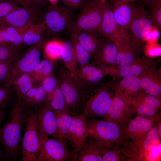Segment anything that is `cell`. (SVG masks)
<instances>
[{
    "label": "cell",
    "mask_w": 161,
    "mask_h": 161,
    "mask_svg": "<svg viewBox=\"0 0 161 161\" xmlns=\"http://www.w3.org/2000/svg\"><path fill=\"white\" fill-rule=\"evenodd\" d=\"M158 131H159V136H160V138H161V122H160L159 123H158Z\"/></svg>",
    "instance_id": "55"
},
{
    "label": "cell",
    "mask_w": 161,
    "mask_h": 161,
    "mask_svg": "<svg viewBox=\"0 0 161 161\" xmlns=\"http://www.w3.org/2000/svg\"><path fill=\"white\" fill-rule=\"evenodd\" d=\"M156 114L149 117L137 116L130 119L121 129L123 139L134 141L143 138L154 123L160 120V117Z\"/></svg>",
    "instance_id": "14"
},
{
    "label": "cell",
    "mask_w": 161,
    "mask_h": 161,
    "mask_svg": "<svg viewBox=\"0 0 161 161\" xmlns=\"http://www.w3.org/2000/svg\"><path fill=\"white\" fill-rule=\"evenodd\" d=\"M36 84L30 73L23 74L19 76L12 86L14 92L16 93V99L21 100Z\"/></svg>",
    "instance_id": "31"
},
{
    "label": "cell",
    "mask_w": 161,
    "mask_h": 161,
    "mask_svg": "<svg viewBox=\"0 0 161 161\" xmlns=\"http://www.w3.org/2000/svg\"><path fill=\"white\" fill-rule=\"evenodd\" d=\"M153 25L150 16L143 7L135 4L133 17L127 33L143 48V39Z\"/></svg>",
    "instance_id": "17"
},
{
    "label": "cell",
    "mask_w": 161,
    "mask_h": 161,
    "mask_svg": "<svg viewBox=\"0 0 161 161\" xmlns=\"http://www.w3.org/2000/svg\"><path fill=\"white\" fill-rule=\"evenodd\" d=\"M14 62L8 61H0V84L4 80Z\"/></svg>",
    "instance_id": "47"
},
{
    "label": "cell",
    "mask_w": 161,
    "mask_h": 161,
    "mask_svg": "<svg viewBox=\"0 0 161 161\" xmlns=\"http://www.w3.org/2000/svg\"><path fill=\"white\" fill-rule=\"evenodd\" d=\"M112 103L106 114L105 120L114 122L120 129L136 113L133 96L115 89Z\"/></svg>",
    "instance_id": "4"
},
{
    "label": "cell",
    "mask_w": 161,
    "mask_h": 161,
    "mask_svg": "<svg viewBox=\"0 0 161 161\" xmlns=\"http://www.w3.org/2000/svg\"><path fill=\"white\" fill-rule=\"evenodd\" d=\"M161 45L157 42L147 44L143 48L145 55L151 58L161 55Z\"/></svg>",
    "instance_id": "44"
},
{
    "label": "cell",
    "mask_w": 161,
    "mask_h": 161,
    "mask_svg": "<svg viewBox=\"0 0 161 161\" xmlns=\"http://www.w3.org/2000/svg\"><path fill=\"white\" fill-rule=\"evenodd\" d=\"M65 7L81 11L86 3L84 0H60Z\"/></svg>",
    "instance_id": "48"
},
{
    "label": "cell",
    "mask_w": 161,
    "mask_h": 161,
    "mask_svg": "<svg viewBox=\"0 0 161 161\" xmlns=\"http://www.w3.org/2000/svg\"><path fill=\"white\" fill-rule=\"evenodd\" d=\"M37 114L30 108L27 117V123L22 139L21 152L23 161H38L39 141L36 130Z\"/></svg>",
    "instance_id": "6"
},
{
    "label": "cell",
    "mask_w": 161,
    "mask_h": 161,
    "mask_svg": "<svg viewBox=\"0 0 161 161\" xmlns=\"http://www.w3.org/2000/svg\"><path fill=\"white\" fill-rule=\"evenodd\" d=\"M32 4L41 9L42 7L46 4V0H32Z\"/></svg>",
    "instance_id": "49"
},
{
    "label": "cell",
    "mask_w": 161,
    "mask_h": 161,
    "mask_svg": "<svg viewBox=\"0 0 161 161\" xmlns=\"http://www.w3.org/2000/svg\"><path fill=\"white\" fill-rule=\"evenodd\" d=\"M6 123L0 129V142L5 151V157L15 160L21 152L20 143L22 131L26 127L27 116L30 108L16 99Z\"/></svg>",
    "instance_id": "1"
},
{
    "label": "cell",
    "mask_w": 161,
    "mask_h": 161,
    "mask_svg": "<svg viewBox=\"0 0 161 161\" xmlns=\"http://www.w3.org/2000/svg\"><path fill=\"white\" fill-rule=\"evenodd\" d=\"M0 45H6L4 44L3 36L0 29Z\"/></svg>",
    "instance_id": "53"
},
{
    "label": "cell",
    "mask_w": 161,
    "mask_h": 161,
    "mask_svg": "<svg viewBox=\"0 0 161 161\" xmlns=\"http://www.w3.org/2000/svg\"><path fill=\"white\" fill-rule=\"evenodd\" d=\"M118 48L114 41L106 38L94 55L92 64L114 75L116 67Z\"/></svg>",
    "instance_id": "13"
},
{
    "label": "cell",
    "mask_w": 161,
    "mask_h": 161,
    "mask_svg": "<svg viewBox=\"0 0 161 161\" xmlns=\"http://www.w3.org/2000/svg\"><path fill=\"white\" fill-rule=\"evenodd\" d=\"M7 31L11 44L18 48L23 44V36L27 27L17 28L12 27H0Z\"/></svg>",
    "instance_id": "38"
},
{
    "label": "cell",
    "mask_w": 161,
    "mask_h": 161,
    "mask_svg": "<svg viewBox=\"0 0 161 161\" xmlns=\"http://www.w3.org/2000/svg\"><path fill=\"white\" fill-rule=\"evenodd\" d=\"M21 55L20 48L11 44L0 45V61L15 62Z\"/></svg>",
    "instance_id": "37"
},
{
    "label": "cell",
    "mask_w": 161,
    "mask_h": 161,
    "mask_svg": "<svg viewBox=\"0 0 161 161\" xmlns=\"http://www.w3.org/2000/svg\"><path fill=\"white\" fill-rule=\"evenodd\" d=\"M49 104L53 111L70 113L72 112L65 100L60 89L59 83Z\"/></svg>",
    "instance_id": "35"
},
{
    "label": "cell",
    "mask_w": 161,
    "mask_h": 161,
    "mask_svg": "<svg viewBox=\"0 0 161 161\" xmlns=\"http://www.w3.org/2000/svg\"><path fill=\"white\" fill-rule=\"evenodd\" d=\"M69 40L75 55L77 63L79 66L90 64V55L78 41L75 34L71 33Z\"/></svg>",
    "instance_id": "34"
},
{
    "label": "cell",
    "mask_w": 161,
    "mask_h": 161,
    "mask_svg": "<svg viewBox=\"0 0 161 161\" xmlns=\"http://www.w3.org/2000/svg\"><path fill=\"white\" fill-rule=\"evenodd\" d=\"M39 148L38 161H66L72 160L73 152L66 143L57 138L39 139Z\"/></svg>",
    "instance_id": "9"
},
{
    "label": "cell",
    "mask_w": 161,
    "mask_h": 161,
    "mask_svg": "<svg viewBox=\"0 0 161 161\" xmlns=\"http://www.w3.org/2000/svg\"><path fill=\"white\" fill-rule=\"evenodd\" d=\"M75 20V14L70 8L58 4H50L44 16L46 35L59 36L70 33Z\"/></svg>",
    "instance_id": "3"
},
{
    "label": "cell",
    "mask_w": 161,
    "mask_h": 161,
    "mask_svg": "<svg viewBox=\"0 0 161 161\" xmlns=\"http://www.w3.org/2000/svg\"><path fill=\"white\" fill-rule=\"evenodd\" d=\"M14 1L21 4L23 6H27L33 5L32 0H14Z\"/></svg>",
    "instance_id": "50"
},
{
    "label": "cell",
    "mask_w": 161,
    "mask_h": 161,
    "mask_svg": "<svg viewBox=\"0 0 161 161\" xmlns=\"http://www.w3.org/2000/svg\"><path fill=\"white\" fill-rule=\"evenodd\" d=\"M107 75L109 74L107 71L90 64L79 66L76 71L78 79L83 89L84 86H92L99 83Z\"/></svg>",
    "instance_id": "22"
},
{
    "label": "cell",
    "mask_w": 161,
    "mask_h": 161,
    "mask_svg": "<svg viewBox=\"0 0 161 161\" xmlns=\"http://www.w3.org/2000/svg\"><path fill=\"white\" fill-rule=\"evenodd\" d=\"M46 28L44 21H39L28 26L23 36V44L30 46L45 37Z\"/></svg>",
    "instance_id": "25"
},
{
    "label": "cell",
    "mask_w": 161,
    "mask_h": 161,
    "mask_svg": "<svg viewBox=\"0 0 161 161\" xmlns=\"http://www.w3.org/2000/svg\"><path fill=\"white\" fill-rule=\"evenodd\" d=\"M155 66L156 62L154 60L143 55L131 64L119 70L115 75L122 78L129 76H142L156 71Z\"/></svg>",
    "instance_id": "20"
},
{
    "label": "cell",
    "mask_w": 161,
    "mask_h": 161,
    "mask_svg": "<svg viewBox=\"0 0 161 161\" xmlns=\"http://www.w3.org/2000/svg\"><path fill=\"white\" fill-rule=\"evenodd\" d=\"M105 1L88 0L75 19L70 33L80 31L98 32L103 18Z\"/></svg>",
    "instance_id": "5"
},
{
    "label": "cell",
    "mask_w": 161,
    "mask_h": 161,
    "mask_svg": "<svg viewBox=\"0 0 161 161\" xmlns=\"http://www.w3.org/2000/svg\"><path fill=\"white\" fill-rule=\"evenodd\" d=\"M41 14V9L33 5L23 6L7 16L0 18V27H26L40 21Z\"/></svg>",
    "instance_id": "11"
},
{
    "label": "cell",
    "mask_w": 161,
    "mask_h": 161,
    "mask_svg": "<svg viewBox=\"0 0 161 161\" xmlns=\"http://www.w3.org/2000/svg\"><path fill=\"white\" fill-rule=\"evenodd\" d=\"M45 92L40 84H36L25 95L21 100L27 107H38L46 102Z\"/></svg>",
    "instance_id": "28"
},
{
    "label": "cell",
    "mask_w": 161,
    "mask_h": 161,
    "mask_svg": "<svg viewBox=\"0 0 161 161\" xmlns=\"http://www.w3.org/2000/svg\"><path fill=\"white\" fill-rule=\"evenodd\" d=\"M111 147L104 152L102 157V161H117L123 160L121 156V151L116 148H113L111 149Z\"/></svg>",
    "instance_id": "45"
},
{
    "label": "cell",
    "mask_w": 161,
    "mask_h": 161,
    "mask_svg": "<svg viewBox=\"0 0 161 161\" xmlns=\"http://www.w3.org/2000/svg\"><path fill=\"white\" fill-rule=\"evenodd\" d=\"M101 0V1H105V0Z\"/></svg>",
    "instance_id": "60"
},
{
    "label": "cell",
    "mask_w": 161,
    "mask_h": 161,
    "mask_svg": "<svg viewBox=\"0 0 161 161\" xmlns=\"http://www.w3.org/2000/svg\"><path fill=\"white\" fill-rule=\"evenodd\" d=\"M116 44L118 54L115 74L119 70L131 64L140 57L143 51V48L129 34L124 40Z\"/></svg>",
    "instance_id": "18"
},
{
    "label": "cell",
    "mask_w": 161,
    "mask_h": 161,
    "mask_svg": "<svg viewBox=\"0 0 161 161\" xmlns=\"http://www.w3.org/2000/svg\"><path fill=\"white\" fill-rule=\"evenodd\" d=\"M13 0L0 2V18H4L20 7Z\"/></svg>",
    "instance_id": "43"
},
{
    "label": "cell",
    "mask_w": 161,
    "mask_h": 161,
    "mask_svg": "<svg viewBox=\"0 0 161 161\" xmlns=\"http://www.w3.org/2000/svg\"><path fill=\"white\" fill-rule=\"evenodd\" d=\"M134 102L135 112L137 116L149 117L156 113L157 110L145 103L134 99Z\"/></svg>",
    "instance_id": "42"
},
{
    "label": "cell",
    "mask_w": 161,
    "mask_h": 161,
    "mask_svg": "<svg viewBox=\"0 0 161 161\" xmlns=\"http://www.w3.org/2000/svg\"><path fill=\"white\" fill-rule=\"evenodd\" d=\"M54 69L53 63L44 58L30 74L35 83L40 84L45 78L53 73Z\"/></svg>",
    "instance_id": "32"
},
{
    "label": "cell",
    "mask_w": 161,
    "mask_h": 161,
    "mask_svg": "<svg viewBox=\"0 0 161 161\" xmlns=\"http://www.w3.org/2000/svg\"><path fill=\"white\" fill-rule=\"evenodd\" d=\"M141 77L129 76L122 78L121 80L113 87V89L134 96L140 89Z\"/></svg>",
    "instance_id": "29"
},
{
    "label": "cell",
    "mask_w": 161,
    "mask_h": 161,
    "mask_svg": "<svg viewBox=\"0 0 161 161\" xmlns=\"http://www.w3.org/2000/svg\"><path fill=\"white\" fill-rule=\"evenodd\" d=\"M114 95L109 86H106L92 95L83 96V100H83H86L83 109L86 117L103 118L109 109Z\"/></svg>",
    "instance_id": "8"
},
{
    "label": "cell",
    "mask_w": 161,
    "mask_h": 161,
    "mask_svg": "<svg viewBox=\"0 0 161 161\" xmlns=\"http://www.w3.org/2000/svg\"><path fill=\"white\" fill-rule=\"evenodd\" d=\"M2 151L1 150V148L0 147V160L2 159Z\"/></svg>",
    "instance_id": "57"
},
{
    "label": "cell",
    "mask_w": 161,
    "mask_h": 161,
    "mask_svg": "<svg viewBox=\"0 0 161 161\" xmlns=\"http://www.w3.org/2000/svg\"><path fill=\"white\" fill-rule=\"evenodd\" d=\"M135 4L112 0L110 7L117 24L126 32L133 17Z\"/></svg>",
    "instance_id": "21"
},
{
    "label": "cell",
    "mask_w": 161,
    "mask_h": 161,
    "mask_svg": "<svg viewBox=\"0 0 161 161\" xmlns=\"http://www.w3.org/2000/svg\"><path fill=\"white\" fill-rule=\"evenodd\" d=\"M5 114L4 108H0V123L3 118Z\"/></svg>",
    "instance_id": "51"
},
{
    "label": "cell",
    "mask_w": 161,
    "mask_h": 161,
    "mask_svg": "<svg viewBox=\"0 0 161 161\" xmlns=\"http://www.w3.org/2000/svg\"><path fill=\"white\" fill-rule=\"evenodd\" d=\"M45 37L39 42L30 46L23 54L15 62L2 86L11 87L16 80L21 75L30 73L40 61L41 51L47 41Z\"/></svg>",
    "instance_id": "2"
},
{
    "label": "cell",
    "mask_w": 161,
    "mask_h": 161,
    "mask_svg": "<svg viewBox=\"0 0 161 161\" xmlns=\"http://www.w3.org/2000/svg\"><path fill=\"white\" fill-rule=\"evenodd\" d=\"M48 1L51 5H55L58 4V0H46Z\"/></svg>",
    "instance_id": "52"
},
{
    "label": "cell",
    "mask_w": 161,
    "mask_h": 161,
    "mask_svg": "<svg viewBox=\"0 0 161 161\" xmlns=\"http://www.w3.org/2000/svg\"><path fill=\"white\" fill-rule=\"evenodd\" d=\"M88 123L89 135L96 140L112 145L123 139L120 127L114 122L92 119Z\"/></svg>",
    "instance_id": "10"
},
{
    "label": "cell",
    "mask_w": 161,
    "mask_h": 161,
    "mask_svg": "<svg viewBox=\"0 0 161 161\" xmlns=\"http://www.w3.org/2000/svg\"><path fill=\"white\" fill-rule=\"evenodd\" d=\"M62 41L57 39L47 41L43 49L44 58L52 62L61 58Z\"/></svg>",
    "instance_id": "33"
},
{
    "label": "cell",
    "mask_w": 161,
    "mask_h": 161,
    "mask_svg": "<svg viewBox=\"0 0 161 161\" xmlns=\"http://www.w3.org/2000/svg\"><path fill=\"white\" fill-rule=\"evenodd\" d=\"M160 138L157 126L151 128L143 139L133 141L134 151L137 160H143V157L155 146L158 145Z\"/></svg>",
    "instance_id": "23"
},
{
    "label": "cell",
    "mask_w": 161,
    "mask_h": 161,
    "mask_svg": "<svg viewBox=\"0 0 161 161\" xmlns=\"http://www.w3.org/2000/svg\"><path fill=\"white\" fill-rule=\"evenodd\" d=\"M56 119L58 138L66 143L67 135L72 120L70 113L68 112L53 111Z\"/></svg>",
    "instance_id": "30"
},
{
    "label": "cell",
    "mask_w": 161,
    "mask_h": 161,
    "mask_svg": "<svg viewBox=\"0 0 161 161\" xmlns=\"http://www.w3.org/2000/svg\"><path fill=\"white\" fill-rule=\"evenodd\" d=\"M86 2H87V1L88 0H84Z\"/></svg>",
    "instance_id": "59"
},
{
    "label": "cell",
    "mask_w": 161,
    "mask_h": 161,
    "mask_svg": "<svg viewBox=\"0 0 161 161\" xmlns=\"http://www.w3.org/2000/svg\"><path fill=\"white\" fill-rule=\"evenodd\" d=\"M122 1L126 3H131L133 2L136 1L137 0H121Z\"/></svg>",
    "instance_id": "56"
},
{
    "label": "cell",
    "mask_w": 161,
    "mask_h": 161,
    "mask_svg": "<svg viewBox=\"0 0 161 161\" xmlns=\"http://www.w3.org/2000/svg\"><path fill=\"white\" fill-rule=\"evenodd\" d=\"M151 8L150 18L153 24L161 30V0H155L149 4Z\"/></svg>",
    "instance_id": "40"
},
{
    "label": "cell",
    "mask_w": 161,
    "mask_h": 161,
    "mask_svg": "<svg viewBox=\"0 0 161 161\" xmlns=\"http://www.w3.org/2000/svg\"><path fill=\"white\" fill-rule=\"evenodd\" d=\"M56 69L57 78L65 100L71 109L76 110L83 102V91L64 66L59 65Z\"/></svg>",
    "instance_id": "7"
},
{
    "label": "cell",
    "mask_w": 161,
    "mask_h": 161,
    "mask_svg": "<svg viewBox=\"0 0 161 161\" xmlns=\"http://www.w3.org/2000/svg\"><path fill=\"white\" fill-rule=\"evenodd\" d=\"M160 36V31L153 25L147 32L143 39V42L147 44L157 42Z\"/></svg>",
    "instance_id": "46"
},
{
    "label": "cell",
    "mask_w": 161,
    "mask_h": 161,
    "mask_svg": "<svg viewBox=\"0 0 161 161\" xmlns=\"http://www.w3.org/2000/svg\"><path fill=\"white\" fill-rule=\"evenodd\" d=\"M14 91L11 87L0 86V108H4L13 104L14 100Z\"/></svg>",
    "instance_id": "41"
},
{
    "label": "cell",
    "mask_w": 161,
    "mask_h": 161,
    "mask_svg": "<svg viewBox=\"0 0 161 161\" xmlns=\"http://www.w3.org/2000/svg\"><path fill=\"white\" fill-rule=\"evenodd\" d=\"M90 136V138H87L85 144L80 150L73 152L72 160L102 161L104 152L112 145L96 140Z\"/></svg>",
    "instance_id": "19"
},
{
    "label": "cell",
    "mask_w": 161,
    "mask_h": 161,
    "mask_svg": "<svg viewBox=\"0 0 161 161\" xmlns=\"http://www.w3.org/2000/svg\"><path fill=\"white\" fill-rule=\"evenodd\" d=\"M10 0L14 1V0H0V2H3V1H10Z\"/></svg>",
    "instance_id": "58"
},
{
    "label": "cell",
    "mask_w": 161,
    "mask_h": 161,
    "mask_svg": "<svg viewBox=\"0 0 161 161\" xmlns=\"http://www.w3.org/2000/svg\"><path fill=\"white\" fill-rule=\"evenodd\" d=\"M34 109L37 114L36 130L39 139H45L50 136L57 138L56 118L49 104L45 102Z\"/></svg>",
    "instance_id": "12"
},
{
    "label": "cell",
    "mask_w": 161,
    "mask_h": 161,
    "mask_svg": "<svg viewBox=\"0 0 161 161\" xmlns=\"http://www.w3.org/2000/svg\"><path fill=\"white\" fill-rule=\"evenodd\" d=\"M141 0L144 3H145L146 4H149L151 2H153V1H154L155 0Z\"/></svg>",
    "instance_id": "54"
},
{
    "label": "cell",
    "mask_w": 161,
    "mask_h": 161,
    "mask_svg": "<svg viewBox=\"0 0 161 161\" xmlns=\"http://www.w3.org/2000/svg\"><path fill=\"white\" fill-rule=\"evenodd\" d=\"M81 45L91 58L98 50L102 43L107 38L99 32H92L80 31L74 32Z\"/></svg>",
    "instance_id": "24"
},
{
    "label": "cell",
    "mask_w": 161,
    "mask_h": 161,
    "mask_svg": "<svg viewBox=\"0 0 161 161\" xmlns=\"http://www.w3.org/2000/svg\"><path fill=\"white\" fill-rule=\"evenodd\" d=\"M141 77L140 92L155 96L161 95V79L156 71Z\"/></svg>",
    "instance_id": "26"
},
{
    "label": "cell",
    "mask_w": 161,
    "mask_h": 161,
    "mask_svg": "<svg viewBox=\"0 0 161 161\" xmlns=\"http://www.w3.org/2000/svg\"><path fill=\"white\" fill-rule=\"evenodd\" d=\"M72 122L67 135L75 152L80 150L85 144L89 135V127L84 114H78L73 110Z\"/></svg>",
    "instance_id": "15"
},
{
    "label": "cell",
    "mask_w": 161,
    "mask_h": 161,
    "mask_svg": "<svg viewBox=\"0 0 161 161\" xmlns=\"http://www.w3.org/2000/svg\"><path fill=\"white\" fill-rule=\"evenodd\" d=\"M134 99L143 102L158 110L161 107L160 96H155L138 92L133 96Z\"/></svg>",
    "instance_id": "39"
},
{
    "label": "cell",
    "mask_w": 161,
    "mask_h": 161,
    "mask_svg": "<svg viewBox=\"0 0 161 161\" xmlns=\"http://www.w3.org/2000/svg\"><path fill=\"white\" fill-rule=\"evenodd\" d=\"M64 67L70 73L81 88L76 75V60L72 47L69 41H62V50L61 56Z\"/></svg>",
    "instance_id": "27"
},
{
    "label": "cell",
    "mask_w": 161,
    "mask_h": 161,
    "mask_svg": "<svg viewBox=\"0 0 161 161\" xmlns=\"http://www.w3.org/2000/svg\"><path fill=\"white\" fill-rule=\"evenodd\" d=\"M98 32L116 44L128 35L125 30L116 22L110 8V2L106 0L104 2L103 18Z\"/></svg>",
    "instance_id": "16"
},
{
    "label": "cell",
    "mask_w": 161,
    "mask_h": 161,
    "mask_svg": "<svg viewBox=\"0 0 161 161\" xmlns=\"http://www.w3.org/2000/svg\"><path fill=\"white\" fill-rule=\"evenodd\" d=\"M58 81L54 73L45 78L40 83L46 95V102L49 103L58 85Z\"/></svg>",
    "instance_id": "36"
}]
</instances>
